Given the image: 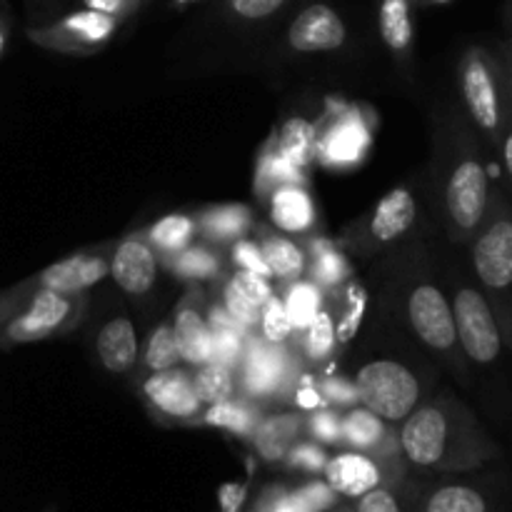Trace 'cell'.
Listing matches in <instances>:
<instances>
[{"label": "cell", "instance_id": "obj_20", "mask_svg": "<svg viewBox=\"0 0 512 512\" xmlns=\"http://www.w3.org/2000/svg\"><path fill=\"white\" fill-rule=\"evenodd\" d=\"M270 215H273L275 225L288 230V233H303V230H308L315 220L310 195L305 193L298 183L280 185V188L273 190Z\"/></svg>", "mask_w": 512, "mask_h": 512}, {"label": "cell", "instance_id": "obj_8", "mask_svg": "<svg viewBox=\"0 0 512 512\" xmlns=\"http://www.w3.org/2000/svg\"><path fill=\"white\" fill-rule=\"evenodd\" d=\"M243 355V388L250 398H268L293 378V365L283 345H273L265 338L250 340Z\"/></svg>", "mask_w": 512, "mask_h": 512}, {"label": "cell", "instance_id": "obj_50", "mask_svg": "<svg viewBox=\"0 0 512 512\" xmlns=\"http://www.w3.org/2000/svg\"><path fill=\"white\" fill-rule=\"evenodd\" d=\"M248 500V485L245 483H223L218 488L220 512H243Z\"/></svg>", "mask_w": 512, "mask_h": 512}, {"label": "cell", "instance_id": "obj_56", "mask_svg": "<svg viewBox=\"0 0 512 512\" xmlns=\"http://www.w3.org/2000/svg\"><path fill=\"white\" fill-rule=\"evenodd\" d=\"M48 512H53V510H48Z\"/></svg>", "mask_w": 512, "mask_h": 512}, {"label": "cell", "instance_id": "obj_26", "mask_svg": "<svg viewBox=\"0 0 512 512\" xmlns=\"http://www.w3.org/2000/svg\"><path fill=\"white\" fill-rule=\"evenodd\" d=\"M205 423L215 425V428H223L228 433L240 435V438H250L255 433L260 423L258 410L250 408V405L240 403V400H220V403H213L205 413Z\"/></svg>", "mask_w": 512, "mask_h": 512}, {"label": "cell", "instance_id": "obj_49", "mask_svg": "<svg viewBox=\"0 0 512 512\" xmlns=\"http://www.w3.org/2000/svg\"><path fill=\"white\" fill-rule=\"evenodd\" d=\"M320 395L335 405H353L358 400V388L343 378H325L320 385Z\"/></svg>", "mask_w": 512, "mask_h": 512}, {"label": "cell", "instance_id": "obj_37", "mask_svg": "<svg viewBox=\"0 0 512 512\" xmlns=\"http://www.w3.org/2000/svg\"><path fill=\"white\" fill-rule=\"evenodd\" d=\"M218 268V258L205 248L180 250L178 260H175V270L183 278H213Z\"/></svg>", "mask_w": 512, "mask_h": 512}, {"label": "cell", "instance_id": "obj_43", "mask_svg": "<svg viewBox=\"0 0 512 512\" xmlns=\"http://www.w3.org/2000/svg\"><path fill=\"white\" fill-rule=\"evenodd\" d=\"M233 260L240 265V270H248V273L260 275V278H270V268L265 263L263 248L255 245L253 240H238L233 245Z\"/></svg>", "mask_w": 512, "mask_h": 512}, {"label": "cell", "instance_id": "obj_51", "mask_svg": "<svg viewBox=\"0 0 512 512\" xmlns=\"http://www.w3.org/2000/svg\"><path fill=\"white\" fill-rule=\"evenodd\" d=\"M85 8L98 10V13L110 15V18H120V15L133 13L140 5V0H83Z\"/></svg>", "mask_w": 512, "mask_h": 512}, {"label": "cell", "instance_id": "obj_36", "mask_svg": "<svg viewBox=\"0 0 512 512\" xmlns=\"http://www.w3.org/2000/svg\"><path fill=\"white\" fill-rule=\"evenodd\" d=\"M260 325H263V338L268 340V343L283 345L285 340H288V335L293 333V323H290L283 300L270 295L268 303L260 310Z\"/></svg>", "mask_w": 512, "mask_h": 512}, {"label": "cell", "instance_id": "obj_1", "mask_svg": "<svg viewBox=\"0 0 512 512\" xmlns=\"http://www.w3.org/2000/svg\"><path fill=\"white\" fill-rule=\"evenodd\" d=\"M400 448L413 465L440 470L478 468L498 455L468 415H453L440 405H423L405 418Z\"/></svg>", "mask_w": 512, "mask_h": 512}, {"label": "cell", "instance_id": "obj_10", "mask_svg": "<svg viewBox=\"0 0 512 512\" xmlns=\"http://www.w3.org/2000/svg\"><path fill=\"white\" fill-rule=\"evenodd\" d=\"M348 33L330 5L313 3L300 10L288 30V43L298 53H325V50H338L345 43Z\"/></svg>", "mask_w": 512, "mask_h": 512}, {"label": "cell", "instance_id": "obj_46", "mask_svg": "<svg viewBox=\"0 0 512 512\" xmlns=\"http://www.w3.org/2000/svg\"><path fill=\"white\" fill-rule=\"evenodd\" d=\"M365 313V290L363 288H353L350 290V308L345 313V318L340 320L338 325V335L340 340H350L360 328V320H363Z\"/></svg>", "mask_w": 512, "mask_h": 512}, {"label": "cell", "instance_id": "obj_45", "mask_svg": "<svg viewBox=\"0 0 512 512\" xmlns=\"http://www.w3.org/2000/svg\"><path fill=\"white\" fill-rule=\"evenodd\" d=\"M288 0H228L230 10L243 20H265L278 13Z\"/></svg>", "mask_w": 512, "mask_h": 512}, {"label": "cell", "instance_id": "obj_32", "mask_svg": "<svg viewBox=\"0 0 512 512\" xmlns=\"http://www.w3.org/2000/svg\"><path fill=\"white\" fill-rule=\"evenodd\" d=\"M195 233V223L188 215H165L163 220L150 228V240L158 245L163 253H180L190 243Z\"/></svg>", "mask_w": 512, "mask_h": 512}, {"label": "cell", "instance_id": "obj_53", "mask_svg": "<svg viewBox=\"0 0 512 512\" xmlns=\"http://www.w3.org/2000/svg\"><path fill=\"white\" fill-rule=\"evenodd\" d=\"M295 398H298V405L303 410H318L320 403H323V395H320V390L313 388V385H303V388L295 393Z\"/></svg>", "mask_w": 512, "mask_h": 512}, {"label": "cell", "instance_id": "obj_40", "mask_svg": "<svg viewBox=\"0 0 512 512\" xmlns=\"http://www.w3.org/2000/svg\"><path fill=\"white\" fill-rule=\"evenodd\" d=\"M300 180V168H295L288 158L275 150V153H268L260 163V188L265 185H273V188H280V185L298 183Z\"/></svg>", "mask_w": 512, "mask_h": 512}, {"label": "cell", "instance_id": "obj_6", "mask_svg": "<svg viewBox=\"0 0 512 512\" xmlns=\"http://www.w3.org/2000/svg\"><path fill=\"white\" fill-rule=\"evenodd\" d=\"M483 228V225H480ZM475 273L490 293H508L512 288V213L495 210L493 218L478 233L473 250Z\"/></svg>", "mask_w": 512, "mask_h": 512}, {"label": "cell", "instance_id": "obj_23", "mask_svg": "<svg viewBox=\"0 0 512 512\" xmlns=\"http://www.w3.org/2000/svg\"><path fill=\"white\" fill-rule=\"evenodd\" d=\"M180 360L190 365L210 363V325L195 310H183L175 323Z\"/></svg>", "mask_w": 512, "mask_h": 512}, {"label": "cell", "instance_id": "obj_24", "mask_svg": "<svg viewBox=\"0 0 512 512\" xmlns=\"http://www.w3.org/2000/svg\"><path fill=\"white\" fill-rule=\"evenodd\" d=\"M380 35L395 53H403L413 43V10L410 0H380Z\"/></svg>", "mask_w": 512, "mask_h": 512}, {"label": "cell", "instance_id": "obj_48", "mask_svg": "<svg viewBox=\"0 0 512 512\" xmlns=\"http://www.w3.org/2000/svg\"><path fill=\"white\" fill-rule=\"evenodd\" d=\"M233 283L238 285L240 290H243L245 295H248L253 303H258L260 308H263L265 303H268V298L273 295V290H270L268 280L260 278V275L255 273H248V270H240V273L233 275Z\"/></svg>", "mask_w": 512, "mask_h": 512}, {"label": "cell", "instance_id": "obj_41", "mask_svg": "<svg viewBox=\"0 0 512 512\" xmlns=\"http://www.w3.org/2000/svg\"><path fill=\"white\" fill-rule=\"evenodd\" d=\"M328 460V453L315 443H295L285 455V463L290 468L303 470V473H320V470H325Z\"/></svg>", "mask_w": 512, "mask_h": 512}, {"label": "cell", "instance_id": "obj_4", "mask_svg": "<svg viewBox=\"0 0 512 512\" xmlns=\"http://www.w3.org/2000/svg\"><path fill=\"white\" fill-rule=\"evenodd\" d=\"M490 205V180L488 168L478 155H465L450 173L448 185H445V208L453 228L460 235L478 233L480 225L485 223Z\"/></svg>", "mask_w": 512, "mask_h": 512}, {"label": "cell", "instance_id": "obj_21", "mask_svg": "<svg viewBox=\"0 0 512 512\" xmlns=\"http://www.w3.org/2000/svg\"><path fill=\"white\" fill-rule=\"evenodd\" d=\"M300 428H303V423H300L298 415H275V418L263 420V423H258V428L253 433L255 450L268 463L285 460L288 450L298 440Z\"/></svg>", "mask_w": 512, "mask_h": 512}, {"label": "cell", "instance_id": "obj_34", "mask_svg": "<svg viewBox=\"0 0 512 512\" xmlns=\"http://www.w3.org/2000/svg\"><path fill=\"white\" fill-rule=\"evenodd\" d=\"M180 360L178 340H175V330L168 325H160L158 330H153L148 340V348H145V365L155 373L160 370L175 368V363Z\"/></svg>", "mask_w": 512, "mask_h": 512}, {"label": "cell", "instance_id": "obj_22", "mask_svg": "<svg viewBox=\"0 0 512 512\" xmlns=\"http://www.w3.org/2000/svg\"><path fill=\"white\" fill-rule=\"evenodd\" d=\"M340 443H348L358 453H380L383 445L388 443V430L380 415H375L368 408H355L345 415L340 423Z\"/></svg>", "mask_w": 512, "mask_h": 512}, {"label": "cell", "instance_id": "obj_15", "mask_svg": "<svg viewBox=\"0 0 512 512\" xmlns=\"http://www.w3.org/2000/svg\"><path fill=\"white\" fill-rule=\"evenodd\" d=\"M113 278L125 293L130 295H143L153 288L155 273H158V265H155V255L143 240L128 238L118 245L115 250L113 265Z\"/></svg>", "mask_w": 512, "mask_h": 512}, {"label": "cell", "instance_id": "obj_7", "mask_svg": "<svg viewBox=\"0 0 512 512\" xmlns=\"http://www.w3.org/2000/svg\"><path fill=\"white\" fill-rule=\"evenodd\" d=\"M408 315L415 335L428 348L438 350V353H450L458 345L453 308L435 285H420L410 293Z\"/></svg>", "mask_w": 512, "mask_h": 512}, {"label": "cell", "instance_id": "obj_13", "mask_svg": "<svg viewBox=\"0 0 512 512\" xmlns=\"http://www.w3.org/2000/svg\"><path fill=\"white\" fill-rule=\"evenodd\" d=\"M145 395L150 403L160 410V413L170 415V418L188 420L200 413V398L195 393V383L185 370L170 368L160 370L153 378L145 383Z\"/></svg>", "mask_w": 512, "mask_h": 512}, {"label": "cell", "instance_id": "obj_3", "mask_svg": "<svg viewBox=\"0 0 512 512\" xmlns=\"http://www.w3.org/2000/svg\"><path fill=\"white\" fill-rule=\"evenodd\" d=\"M358 400L383 420H405L420 400V383L393 360H375L358 373Z\"/></svg>", "mask_w": 512, "mask_h": 512}, {"label": "cell", "instance_id": "obj_44", "mask_svg": "<svg viewBox=\"0 0 512 512\" xmlns=\"http://www.w3.org/2000/svg\"><path fill=\"white\" fill-rule=\"evenodd\" d=\"M340 423H343V420H340L335 413H330V410H320V413H315L313 418H310L308 430L310 435H313V440H318V443L335 445L340 443V435H343Z\"/></svg>", "mask_w": 512, "mask_h": 512}, {"label": "cell", "instance_id": "obj_35", "mask_svg": "<svg viewBox=\"0 0 512 512\" xmlns=\"http://www.w3.org/2000/svg\"><path fill=\"white\" fill-rule=\"evenodd\" d=\"M333 345H335L333 318H330L325 310H320V313L310 320L308 328H305V350H308L310 358L323 360L333 353Z\"/></svg>", "mask_w": 512, "mask_h": 512}, {"label": "cell", "instance_id": "obj_54", "mask_svg": "<svg viewBox=\"0 0 512 512\" xmlns=\"http://www.w3.org/2000/svg\"><path fill=\"white\" fill-rule=\"evenodd\" d=\"M505 78H508V88H510V95H512V48L508 50V70H505Z\"/></svg>", "mask_w": 512, "mask_h": 512}, {"label": "cell", "instance_id": "obj_52", "mask_svg": "<svg viewBox=\"0 0 512 512\" xmlns=\"http://www.w3.org/2000/svg\"><path fill=\"white\" fill-rule=\"evenodd\" d=\"M500 158H503V168H505V175H508L510 185H512V120L508 123V128L503 130V135H500Z\"/></svg>", "mask_w": 512, "mask_h": 512}, {"label": "cell", "instance_id": "obj_19", "mask_svg": "<svg viewBox=\"0 0 512 512\" xmlns=\"http://www.w3.org/2000/svg\"><path fill=\"white\" fill-rule=\"evenodd\" d=\"M210 360L213 363L233 368L235 363L243 360L245 353V335L248 328L235 323L228 310L213 308L210 310Z\"/></svg>", "mask_w": 512, "mask_h": 512}, {"label": "cell", "instance_id": "obj_31", "mask_svg": "<svg viewBox=\"0 0 512 512\" xmlns=\"http://www.w3.org/2000/svg\"><path fill=\"white\" fill-rule=\"evenodd\" d=\"M320 303H323V295L315 283H295L288 290V298H285V310H288V318L293 323L295 330H305L310 325V320L320 313Z\"/></svg>", "mask_w": 512, "mask_h": 512}, {"label": "cell", "instance_id": "obj_12", "mask_svg": "<svg viewBox=\"0 0 512 512\" xmlns=\"http://www.w3.org/2000/svg\"><path fill=\"white\" fill-rule=\"evenodd\" d=\"M370 145V130L358 113H343L328 125L323 138L318 140L320 158L328 165L348 168L365 155Z\"/></svg>", "mask_w": 512, "mask_h": 512}, {"label": "cell", "instance_id": "obj_17", "mask_svg": "<svg viewBox=\"0 0 512 512\" xmlns=\"http://www.w3.org/2000/svg\"><path fill=\"white\" fill-rule=\"evenodd\" d=\"M98 355L100 363L110 373H125L138 358V338L135 328L128 318H115L103 325L98 335Z\"/></svg>", "mask_w": 512, "mask_h": 512}, {"label": "cell", "instance_id": "obj_28", "mask_svg": "<svg viewBox=\"0 0 512 512\" xmlns=\"http://www.w3.org/2000/svg\"><path fill=\"white\" fill-rule=\"evenodd\" d=\"M268 263L270 275L283 280H298L305 270V255L295 243L285 238H265L260 245Z\"/></svg>", "mask_w": 512, "mask_h": 512}, {"label": "cell", "instance_id": "obj_11", "mask_svg": "<svg viewBox=\"0 0 512 512\" xmlns=\"http://www.w3.org/2000/svg\"><path fill=\"white\" fill-rule=\"evenodd\" d=\"M70 313V300L55 290L43 288L35 293L28 308L15 315L5 328V340L10 343H33V340L48 338L53 330L63 325Z\"/></svg>", "mask_w": 512, "mask_h": 512}, {"label": "cell", "instance_id": "obj_2", "mask_svg": "<svg viewBox=\"0 0 512 512\" xmlns=\"http://www.w3.org/2000/svg\"><path fill=\"white\" fill-rule=\"evenodd\" d=\"M460 88L468 115L480 133L498 143L503 130L512 120V95L505 70L483 48H473L463 60Z\"/></svg>", "mask_w": 512, "mask_h": 512}, {"label": "cell", "instance_id": "obj_9", "mask_svg": "<svg viewBox=\"0 0 512 512\" xmlns=\"http://www.w3.org/2000/svg\"><path fill=\"white\" fill-rule=\"evenodd\" d=\"M118 18L98 13V10H78V13L65 15L55 25H48L43 30H33V40L53 48H93V45L105 43L115 33Z\"/></svg>", "mask_w": 512, "mask_h": 512}, {"label": "cell", "instance_id": "obj_33", "mask_svg": "<svg viewBox=\"0 0 512 512\" xmlns=\"http://www.w3.org/2000/svg\"><path fill=\"white\" fill-rule=\"evenodd\" d=\"M313 275L315 285H325V288H333L340 280L348 278V263H345L343 255L335 250L333 243L328 240H318L313 243Z\"/></svg>", "mask_w": 512, "mask_h": 512}, {"label": "cell", "instance_id": "obj_27", "mask_svg": "<svg viewBox=\"0 0 512 512\" xmlns=\"http://www.w3.org/2000/svg\"><path fill=\"white\" fill-rule=\"evenodd\" d=\"M423 512H488V500L470 485H443L428 495Z\"/></svg>", "mask_w": 512, "mask_h": 512}, {"label": "cell", "instance_id": "obj_55", "mask_svg": "<svg viewBox=\"0 0 512 512\" xmlns=\"http://www.w3.org/2000/svg\"><path fill=\"white\" fill-rule=\"evenodd\" d=\"M3 48H5V28L3 23H0V55H3Z\"/></svg>", "mask_w": 512, "mask_h": 512}, {"label": "cell", "instance_id": "obj_14", "mask_svg": "<svg viewBox=\"0 0 512 512\" xmlns=\"http://www.w3.org/2000/svg\"><path fill=\"white\" fill-rule=\"evenodd\" d=\"M325 483L343 498H360L368 490L383 485V470L365 453H340L325 465Z\"/></svg>", "mask_w": 512, "mask_h": 512}, {"label": "cell", "instance_id": "obj_16", "mask_svg": "<svg viewBox=\"0 0 512 512\" xmlns=\"http://www.w3.org/2000/svg\"><path fill=\"white\" fill-rule=\"evenodd\" d=\"M108 275V265L100 258H83L73 255L68 260L50 265L40 273V285L48 290H55L60 295H75L90 285L100 283Z\"/></svg>", "mask_w": 512, "mask_h": 512}, {"label": "cell", "instance_id": "obj_30", "mask_svg": "<svg viewBox=\"0 0 512 512\" xmlns=\"http://www.w3.org/2000/svg\"><path fill=\"white\" fill-rule=\"evenodd\" d=\"M195 393H198L200 403H220V400H228L233 395V375L230 368L220 363H203L198 365V373H195Z\"/></svg>", "mask_w": 512, "mask_h": 512}, {"label": "cell", "instance_id": "obj_18", "mask_svg": "<svg viewBox=\"0 0 512 512\" xmlns=\"http://www.w3.org/2000/svg\"><path fill=\"white\" fill-rule=\"evenodd\" d=\"M415 213H418V205L408 190H390L375 208L370 230H373L375 238L388 243V240L400 238L415 223Z\"/></svg>", "mask_w": 512, "mask_h": 512}, {"label": "cell", "instance_id": "obj_38", "mask_svg": "<svg viewBox=\"0 0 512 512\" xmlns=\"http://www.w3.org/2000/svg\"><path fill=\"white\" fill-rule=\"evenodd\" d=\"M293 495L305 512H328L338 503V493L325 480H310L295 488Z\"/></svg>", "mask_w": 512, "mask_h": 512}, {"label": "cell", "instance_id": "obj_47", "mask_svg": "<svg viewBox=\"0 0 512 512\" xmlns=\"http://www.w3.org/2000/svg\"><path fill=\"white\" fill-rule=\"evenodd\" d=\"M358 512H403V508L388 488H373L358 498Z\"/></svg>", "mask_w": 512, "mask_h": 512}, {"label": "cell", "instance_id": "obj_29", "mask_svg": "<svg viewBox=\"0 0 512 512\" xmlns=\"http://www.w3.org/2000/svg\"><path fill=\"white\" fill-rule=\"evenodd\" d=\"M250 228V210L245 205H220L203 218V230L208 238L235 240Z\"/></svg>", "mask_w": 512, "mask_h": 512}, {"label": "cell", "instance_id": "obj_25", "mask_svg": "<svg viewBox=\"0 0 512 512\" xmlns=\"http://www.w3.org/2000/svg\"><path fill=\"white\" fill-rule=\"evenodd\" d=\"M278 153L288 158L295 168L303 170L318 153V138H315V125L305 118H293L283 125L278 140Z\"/></svg>", "mask_w": 512, "mask_h": 512}, {"label": "cell", "instance_id": "obj_5", "mask_svg": "<svg viewBox=\"0 0 512 512\" xmlns=\"http://www.w3.org/2000/svg\"><path fill=\"white\" fill-rule=\"evenodd\" d=\"M453 315L458 343L463 345L465 355L480 365L495 363L503 350V333L485 295H480L475 288H463L455 295Z\"/></svg>", "mask_w": 512, "mask_h": 512}, {"label": "cell", "instance_id": "obj_42", "mask_svg": "<svg viewBox=\"0 0 512 512\" xmlns=\"http://www.w3.org/2000/svg\"><path fill=\"white\" fill-rule=\"evenodd\" d=\"M253 512H305L300 503L295 500L293 490L283 488V485H273L260 493L258 503H255Z\"/></svg>", "mask_w": 512, "mask_h": 512}, {"label": "cell", "instance_id": "obj_39", "mask_svg": "<svg viewBox=\"0 0 512 512\" xmlns=\"http://www.w3.org/2000/svg\"><path fill=\"white\" fill-rule=\"evenodd\" d=\"M225 310H228L230 318H233L235 323H240L243 328L250 330L260 323V310L263 308H260L258 303H253V300L230 280V283L225 285Z\"/></svg>", "mask_w": 512, "mask_h": 512}]
</instances>
